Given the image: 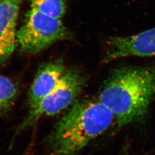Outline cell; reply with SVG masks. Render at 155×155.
Here are the masks:
<instances>
[{
	"label": "cell",
	"instance_id": "cell-6",
	"mask_svg": "<svg viewBox=\"0 0 155 155\" xmlns=\"http://www.w3.org/2000/svg\"><path fill=\"white\" fill-rule=\"evenodd\" d=\"M21 0H0V67L11 58L17 45V21Z\"/></svg>",
	"mask_w": 155,
	"mask_h": 155
},
{
	"label": "cell",
	"instance_id": "cell-5",
	"mask_svg": "<svg viewBox=\"0 0 155 155\" xmlns=\"http://www.w3.org/2000/svg\"><path fill=\"white\" fill-rule=\"evenodd\" d=\"M107 45L105 63L128 56H155V27L129 36L110 37Z\"/></svg>",
	"mask_w": 155,
	"mask_h": 155
},
{
	"label": "cell",
	"instance_id": "cell-3",
	"mask_svg": "<svg viewBox=\"0 0 155 155\" xmlns=\"http://www.w3.org/2000/svg\"><path fill=\"white\" fill-rule=\"evenodd\" d=\"M71 36L61 20L31 8L17 32V46L23 53L36 54Z\"/></svg>",
	"mask_w": 155,
	"mask_h": 155
},
{
	"label": "cell",
	"instance_id": "cell-4",
	"mask_svg": "<svg viewBox=\"0 0 155 155\" xmlns=\"http://www.w3.org/2000/svg\"><path fill=\"white\" fill-rule=\"evenodd\" d=\"M85 83V77L79 70H66L55 89L30 109L19 130L31 125L41 117L54 116L68 107L81 93Z\"/></svg>",
	"mask_w": 155,
	"mask_h": 155
},
{
	"label": "cell",
	"instance_id": "cell-9",
	"mask_svg": "<svg viewBox=\"0 0 155 155\" xmlns=\"http://www.w3.org/2000/svg\"><path fill=\"white\" fill-rule=\"evenodd\" d=\"M66 5L67 0H31V8L59 20L66 13Z\"/></svg>",
	"mask_w": 155,
	"mask_h": 155
},
{
	"label": "cell",
	"instance_id": "cell-1",
	"mask_svg": "<svg viewBox=\"0 0 155 155\" xmlns=\"http://www.w3.org/2000/svg\"><path fill=\"white\" fill-rule=\"evenodd\" d=\"M155 97V68L127 66L111 73L98 100L111 111L120 129L143 118Z\"/></svg>",
	"mask_w": 155,
	"mask_h": 155
},
{
	"label": "cell",
	"instance_id": "cell-8",
	"mask_svg": "<svg viewBox=\"0 0 155 155\" xmlns=\"http://www.w3.org/2000/svg\"><path fill=\"white\" fill-rule=\"evenodd\" d=\"M19 92L16 82L0 74V116L5 114L14 105Z\"/></svg>",
	"mask_w": 155,
	"mask_h": 155
},
{
	"label": "cell",
	"instance_id": "cell-7",
	"mask_svg": "<svg viewBox=\"0 0 155 155\" xmlns=\"http://www.w3.org/2000/svg\"><path fill=\"white\" fill-rule=\"evenodd\" d=\"M66 71V67L61 60L45 63L40 67L29 91V109L33 108L55 89Z\"/></svg>",
	"mask_w": 155,
	"mask_h": 155
},
{
	"label": "cell",
	"instance_id": "cell-2",
	"mask_svg": "<svg viewBox=\"0 0 155 155\" xmlns=\"http://www.w3.org/2000/svg\"><path fill=\"white\" fill-rule=\"evenodd\" d=\"M116 118L99 100L74 103L57 122L48 139L51 155H75L107 130Z\"/></svg>",
	"mask_w": 155,
	"mask_h": 155
}]
</instances>
